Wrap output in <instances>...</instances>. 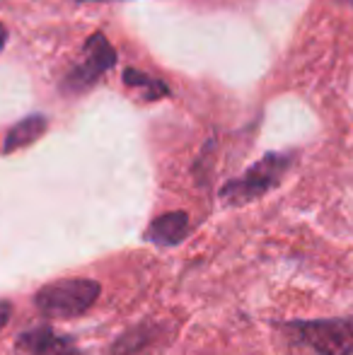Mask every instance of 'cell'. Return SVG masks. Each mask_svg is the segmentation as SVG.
<instances>
[{
  "label": "cell",
  "instance_id": "277c9868",
  "mask_svg": "<svg viewBox=\"0 0 353 355\" xmlns=\"http://www.w3.org/2000/svg\"><path fill=\"white\" fill-rule=\"evenodd\" d=\"M114 66H117V51H114V46L109 44V39L104 37L102 32H94L85 42L80 63H76V66L68 71L66 78H63V83H61L63 94L87 92V89Z\"/></svg>",
  "mask_w": 353,
  "mask_h": 355
},
{
  "label": "cell",
  "instance_id": "ba28073f",
  "mask_svg": "<svg viewBox=\"0 0 353 355\" xmlns=\"http://www.w3.org/2000/svg\"><path fill=\"white\" fill-rule=\"evenodd\" d=\"M123 85L133 89H146V99H162V97H170V87H167L162 80L153 78V75L136 71V68H126L123 71Z\"/></svg>",
  "mask_w": 353,
  "mask_h": 355
},
{
  "label": "cell",
  "instance_id": "8992f818",
  "mask_svg": "<svg viewBox=\"0 0 353 355\" xmlns=\"http://www.w3.org/2000/svg\"><path fill=\"white\" fill-rule=\"evenodd\" d=\"M187 234H189V215L184 211L165 213L148 225L146 242H153L157 247H175Z\"/></svg>",
  "mask_w": 353,
  "mask_h": 355
},
{
  "label": "cell",
  "instance_id": "5b68a950",
  "mask_svg": "<svg viewBox=\"0 0 353 355\" xmlns=\"http://www.w3.org/2000/svg\"><path fill=\"white\" fill-rule=\"evenodd\" d=\"M17 348L24 355H78L73 338L53 331L51 327L27 329L17 338Z\"/></svg>",
  "mask_w": 353,
  "mask_h": 355
},
{
  "label": "cell",
  "instance_id": "8fae6325",
  "mask_svg": "<svg viewBox=\"0 0 353 355\" xmlns=\"http://www.w3.org/2000/svg\"><path fill=\"white\" fill-rule=\"evenodd\" d=\"M83 3H89V0H83ZM94 3H112V0H94Z\"/></svg>",
  "mask_w": 353,
  "mask_h": 355
},
{
  "label": "cell",
  "instance_id": "52a82bcc",
  "mask_svg": "<svg viewBox=\"0 0 353 355\" xmlns=\"http://www.w3.org/2000/svg\"><path fill=\"white\" fill-rule=\"evenodd\" d=\"M46 126H49V119L42 116V114H32V116L17 121L15 126H10L8 136H5L3 153L5 155L15 153V150H22L27 145H32L34 141H39L46 133Z\"/></svg>",
  "mask_w": 353,
  "mask_h": 355
},
{
  "label": "cell",
  "instance_id": "6da1fadb",
  "mask_svg": "<svg viewBox=\"0 0 353 355\" xmlns=\"http://www.w3.org/2000/svg\"><path fill=\"white\" fill-rule=\"evenodd\" d=\"M283 331L317 355H353V317L300 319L283 324Z\"/></svg>",
  "mask_w": 353,
  "mask_h": 355
},
{
  "label": "cell",
  "instance_id": "9c48e42d",
  "mask_svg": "<svg viewBox=\"0 0 353 355\" xmlns=\"http://www.w3.org/2000/svg\"><path fill=\"white\" fill-rule=\"evenodd\" d=\"M10 314H12V307H10V302H5V300H0V331H3V329L8 327Z\"/></svg>",
  "mask_w": 353,
  "mask_h": 355
},
{
  "label": "cell",
  "instance_id": "3957f363",
  "mask_svg": "<svg viewBox=\"0 0 353 355\" xmlns=\"http://www.w3.org/2000/svg\"><path fill=\"white\" fill-rule=\"evenodd\" d=\"M99 288L97 281L89 278H63V281L49 283L34 295V304L42 309L46 317H80L94 302H97Z\"/></svg>",
  "mask_w": 353,
  "mask_h": 355
},
{
  "label": "cell",
  "instance_id": "7a4b0ae2",
  "mask_svg": "<svg viewBox=\"0 0 353 355\" xmlns=\"http://www.w3.org/2000/svg\"><path fill=\"white\" fill-rule=\"evenodd\" d=\"M293 164L291 153H271L264 155L257 164H252L242 177L230 179L225 187L221 189V198L230 206H245L250 201H257L271 189L281 184L286 172Z\"/></svg>",
  "mask_w": 353,
  "mask_h": 355
},
{
  "label": "cell",
  "instance_id": "30bf717a",
  "mask_svg": "<svg viewBox=\"0 0 353 355\" xmlns=\"http://www.w3.org/2000/svg\"><path fill=\"white\" fill-rule=\"evenodd\" d=\"M5 44H8V29H5V24L0 22V51L5 49Z\"/></svg>",
  "mask_w": 353,
  "mask_h": 355
}]
</instances>
